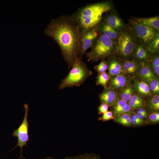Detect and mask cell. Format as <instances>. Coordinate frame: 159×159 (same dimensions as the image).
Segmentation results:
<instances>
[{"instance_id":"cell-22","label":"cell","mask_w":159,"mask_h":159,"mask_svg":"<svg viewBox=\"0 0 159 159\" xmlns=\"http://www.w3.org/2000/svg\"><path fill=\"white\" fill-rule=\"evenodd\" d=\"M110 77L106 72L98 74L96 77V84L102 86L105 89L107 87Z\"/></svg>"},{"instance_id":"cell-23","label":"cell","mask_w":159,"mask_h":159,"mask_svg":"<svg viewBox=\"0 0 159 159\" xmlns=\"http://www.w3.org/2000/svg\"><path fill=\"white\" fill-rule=\"evenodd\" d=\"M127 103L126 101L119 97L117 99L112 106H113V111L112 112L115 117L120 115L122 110Z\"/></svg>"},{"instance_id":"cell-13","label":"cell","mask_w":159,"mask_h":159,"mask_svg":"<svg viewBox=\"0 0 159 159\" xmlns=\"http://www.w3.org/2000/svg\"><path fill=\"white\" fill-rule=\"evenodd\" d=\"M102 103H105L109 107L112 106L119 98L118 90L107 87L99 95Z\"/></svg>"},{"instance_id":"cell-8","label":"cell","mask_w":159,"mask_h":159,"mask_svg":"<svg viewBox=\"0 0 159 159\" xmlns=\"http://www.w3.org/2000/svg\"><path fill=\"white\" fill-rule=\"evenodd\" d=\"M100 32L98 26L80 32L79 57L82 58L87 51L91 48L98 37Z\"/></svg>"},{"instance_id":"cell-17","label":"cell","mask_w":159,"mask_h":159,"mask_svg":"<svg viewBox=\"0 0 159 159\" xmlns=\"http://www.w3.org/2000/svg\"><path fill=\"white\" fill-rule=\"evenodd\" d=\"M98 29L100 33L115 41L120 33L102 21L98 26Z\"/></svg>"},{"instance_id":"cell-11","label":"cell","mask_w":159,"mask_h":159,"mask_svg":"<svg viewBox=\"0 0 159 159\" xmlns=\"http://www.w3.org/2000/svg\"><path fill=\"white\" fill-rule=\"evenodd\" d=\"M135 78L121 74L110 78L107 87L118 90L131 83Z\"/></svg>"},{"instance_id":"cell-1","label":"cell","mask_w":159,"mask_h":159,"mask_svg":"<svg viewBox=\"0 0 159 159\" xmlns=\"http://www.w3.org/2000/svg\"><path fill=\"white\" fill-rule=\"evenodd\" d=\"M44 33L57 42L69 69L72 67L79 57L80 33L78 24L72 16L62 15L52 19Z\"/></svg>"},{"instance_id":"cell-37","label":"cell","mask_w":159,"mask_h":159,"mask_svg":"<svg viewBox=\"0 0 159 159\" xmlns=\"http://www.w3.org/2000/svg\"><path fill=\"white\" fill-rule=\"evenodd\" d=\"M42 159H56L54 158L51 157H48L44 158H43Z\"/></svg>"},{"instance_id":"cell-30","label":"cell","mask_w":159,"mask_h":159,"mask_svg":"<svg viewBox=\"0 0 159 159\" xmlns=\"http://www.w3.org/2000/svg\"><path fill=\"white\" fill-rule=\"evenodd\" d=\"M115 118L112 112L108 111L103 114L102 116L99 118V120L105 121L111 119H114Z\"/></svg>"},{"instance_id":"cell-29","label":"cell","mask_w":159,"mask_h":159,"mask_svg":"<svg viewBox=\"0 0 159 159\" xmlns=\"http://www.w3.org/2000/svg\"><path fill=\"white\" fill-rule=\"evenodd\" d=\"M65 159H99V158L95 155L85 154L74 157H68Z\"/></svg>"},{"instance_id":"cell-28","label":"cell","mask_w":159,"mask_h":159,"mask_svg":"<svg viewBox=\"0 0 159 159\" xmlns=\"http://www.w3.org/2000/svg\"><path fill=\"white\" fill-rule=\"evenodd\" d=\"M132 120V123L135 125H142L144 121L140 119L134 112L130 115Z\"/></svg>"},{"instance_id":"cell-16","label":"cell","mask_w":159,"mask_h":159,"mask_svg":"<svg viewBox=\"0 0 159 159\" xmlns=\"http://www.w3.org/2000/svg\"><path fill=\"white\" fill-rule=\"evenodd\" d=\"M136 92L144 97H150L152 95L148 83L144 81L134 78L132 80Z\"/></svg>"},{"instance_id":"cell-9","label":"cell","mask_w":159,"mask_h":159,"mask_svg":"<svg viewBox=\"0 0 159 159\" xmlns=\"http://www.w3.org/2000/svg\"><path fill=\"white\" fill-rule=\"evenodd\" d=\"M154 55L149 51L147 45L137 43L132 58L139 63L149 64Z\"/></svg>"},{"instance_id":"cell-36","label":"cell","mask_w":159,"mask_h":159,"mask_svg":"<svg viewBox=\"0 0 159 159\" xmlns=\"http://www.w3.org/2000/svg\"><path fill=\"white\" fill-rule=\"evenodd\" d=\"M140 119H142L144 118H146L148 115L143 114L138 112H135Z\"/></svg>"},{"instance_id":"cell-35","label":"cell","mask_w":159,"mask_h":159,"mask_svg":"<svg viewBox=\"0 0 159 159\" xmlns=\"http://www.w3.org/2000/svg\"><path fill=\"white\" fill-rule=\"evenodd\" d=\"M135 110H136L135 112H138L143 114L148 115L147 110L145 108H141Z\"/></svg>"},{"instance_id":"cell-10","label":"cell","mask_w":159,"mask_h":159,"mask_svg":"<svg viewBox=\"0 0 159 159\" xmlns=\"http://www.w3.org/2000/svg\"><path fill=\"white\" fill-rule=\"evenodd\" d=\"M107 59L108 74L110 78L122 74V60L115 54Z\"/></svg>"},{"instance_id":"cell-18","label":"cell","mask_w":159,"mask_h":159,"mask_svg":"<svg viewBox=\"0 0 159 159\" xmlns=\"http://www.w3.org/2000/svg\"><path fill=\"white\" fill-rule=\"evenodd\" d=\"M134 19L138 23L150 27L159 31V18L158 16L149 18H135Z\"/></svg>"},{"instance_id":"cell-19","label":"cell","mask_w":159,"mask_h":159,"mask_svg":"<svg viewBox=\"0 0 159 159\" xmlns=\"http://www.w3.org/2000/svg\"><path fill=\"white\" fill-rule=\"evenodd\" d=\"M119 97L128 102L136 93L133 85L130 83L118 90Z\"/></svg>"},{"instance_id":"cell-31","label":"cell","mask_w":159,"mask_h":159,"mask_svg":"<svg viewBox=\"0 0 159 159\" xmlns=\"http://www.w3.org/2000/svg\"><path fill=\"white\" fill-rule=\"evenodd\" d=\"M148 119L150 122L153 123L158 122L159 121V112L150 113Z\"/></svg>"},{"instance_id":"cell-6","label":"cell","mask_w":159,"mask_h":159,"mask_svg":"<svg viewBox=\"0 0 159 159\" xmlns=\"http://www.w3.org/2000/svg\"><path fill=\"white\" fill-rule=\"evenodd\" d=\"M130 21L128 27L134 34L138 43L147 45L159 34L154 29L140 24L134 19Z\"/></svg>"},{"instance_id":"cell-25","label":"cell","mask_w":159,"mask_h":159,"mask_svg":"<svg viewBox=\"0 0 159 159\" xmlns=\"http://www.w3.org/2000/svg\"><path fill=\"white\" fill-rule=\"evenodd\" d=\"M149 64L153 73L159 78V56L158 54L154 55Z\"/></svg>"},{"instance_id":"cell-27","label":"cell","mask_w":159,"mask_h":159,"mask_svg":"<svg viewBox=\"0 0 159 159\" xmlns=\"http://www.w3.org/2000/svg\"><path fill=\"white\" fill-rule=\"evenodd\" d=\"M95 70L99 73L106 72L108 69V65L106 59H102L101 62L94 67Z\"/></svg>"},{"instance_id":"cell-7","label":"cell","mask_w":159,"mask_h":159,"mask_svg":"<svg viewBox=\"0 0 159 159\" xmlns=\"http://www.w3.org/2000/svg\"><path fill=\"white\" fill-rule=\"evenodd\" d=\"M24 115L23 120L18 128L14 130L13 135L17 137L18 142L17 145L13 149L14 150L17 146L21 148V156L20 158H24L22 155L23 147L25 146L28 141L30 140L29 136L28 128L29 124L28 121V112L29 111L28 105L27 104H24Z\"/></svg>"},{"instance_id":"cell-24","label":"cell","mask_w":159,"mask_h":159,"mask_svg":"<svg viewBox=\"0 0 159 159\" xmlns=\"http://www.w3.org/2000/svg\"><path fill=\"white\" fill-rule=\"evenodd\" d=\"M150 52L153 55L158 54L159 52V36L158 34L147 45Z\"/></svg>"},{"instance_id":"cell-3","label":"cell","mask_w":159,"mask_h":159,"mask_svg":"<svg viewBox=\"0 0 159 159\" xmlns=\"http://www.w3.org/2000/svg\"><path fill=\"white\" fill-rule=\"evenodd\" d=\"M115 42L100 33L90 50L86 53L87 61L97 62L114 54Z\"/></svg>"},{"instance_id":"cell-20","label":"cell","mask_w":159,"mask_h":159,"mask_svg":"<svg viewBox=\"0 0 159 159\" xmlns=\"http://www.w3.org/2000/svg\"><path fill=\"white\" fill-rule=\"evenodd\" d=\"M145 102L144 97L136 92L128 102L133 110L141 108H145Z\"/></svg>"},{"instance_id":"cell-32","label":"cell","mask_w":159,"mask_h":159,"mask_svg":"<svg viewBox=\"0 0 159 159\" xmlns=\"http://www.w3.org/2000/svg\"><path fill=\"white\" fill-rule=\"evenodd\" d=\"M109 106L105 103L102 104L98 107V112L100 115L103 114L108 111Z\"/></svg>"},{"instance_id":"cell-4","label":"cell","mask_w":159,"mask_h":159,"mask_svg":"<svg viewBox=\"0 0 159 159\" xmlns=\"http://www.w3.org/2000/svg\"><path fill=\"white\" fill-rule=\"evenodd\" d=\"M92 74V72L82 60L78 58L74 62L67 76L61 82L59 90L73 86H80Z\"/></svg>"},{"instance_id":"cell-2","label":"cell","mask_w":159,"mask_h":159,"mask_svg":"<svg viewBox=\"0 0 159 159\" xmlns=\"http://www.w3.org/2000/svg\"><path fill=\"white\" fill-rule=\"evenodd\" d=\"M112 8L111 3L107 1L91 4L79 8L71 16L82 32L98 26L103 14Z\"/></svg>"},{"instance_id":"cell-21","label":"cell","mask_w":159,"mask_h":159,"mask_svg":"<svg viewBox=\"0 0 159 159\" xmlns=\"http://www.w3.org/2000/svg\"><path fill=\"white\" fill-rule=\"evenodd\" d=\"M148 110L150 113L158 112L159 110V95H155L149 97L146 100L145 105Z\"/></svg>"},{"instance_id":"cell-14","label":"cell","mask_w":159,"mask_h":159,"mask_svg":"<svg viewBox=\"0 0 159 159\" xmlns=\"http://www.w3.org/2000/svg\"><path fill=\"white\" fill-rule=\"evenodd\" d=\"M155 76L149 64L141 62L135 78L148 83Z\"/></svg>"},{"instance_id":"cell-15","label":"cell","mask_w":159,"mask_h":159,"mask_svg":"<svg viewBox=\"0 0 159 159\" xmlns=\"http://www.w3.org/2000/svg\"><path fill=\"white\" fill-rule=\"evenodd\" d=\"M103 21L120 33L126 28L122 19L114 13H110L106 15Z\"/></svg>"},{"instance_id":"cell-12","label":"cell","mask_w":159,"mask_h":159,"mask_svg":"<svg viewBox=\"0 0 159 159\" xmlns=\"http://www.w3.org/2000/svg\"><path fill=\"white\" fill-rule=\"evenodd\" d=\"M122 74L135 78L140 63L133 59L122 60Z\"/></svg>"},{"instance_id":"cell-33","label":"cell","mask_w":159,"mask_h":159,"mask_svg":"<svg viewBox=\"0 0 159 159\" xmlns=\"http://www.w3.org/2000/svg\"><path fill=\"white\" fill-rule=\"evenodd\" d=\"M130 117V115L127 114H122L115 118L114 119L116 122L119 123L121 122L124 121Z\"/></svg>"},{"instance_id":"cell-5","label":"cell","mask_w":159,"mask_h":159,"mask_svg":"<svg viewBox=\"0 0 159 159\" xmlns=\"http://www.w3.org/2000/svg\"><path fill=\"white\" fill-rule=\"evenodd\" d=\"M137 43L131 29L126 27L120 33L115 42L114 54L122 60L130 59Z\"/></svg>"},{"instance_id":"cell-34","label":"cell","mask_w":159,"mask_h":159,"mask_svg":"<svg viewBox=\"0 0 159 159\" xmlns=\"http://www.w3.org/2000/svg\"><path fill=\"white\" fill-rule=\"evenodd\" d=\"M119 124L127 126H131L132 124V122L130 117L127 119L121 122Z\"/></svg>"},{"instance_id":"cell-26","label":"cell","mask_w":159,"mask_h":159,"mask_svg":"<svg viewBox=\"0 0 159 159\" xmlns=\"http://www.w3.org/2000/svg\"><path fill=\"white\" fill-rule=\"evenodd\" d=\"M147 83L152 95L159 94V80L158 77L157 76L155 77Z\"/></svg>"}]
</instances>
